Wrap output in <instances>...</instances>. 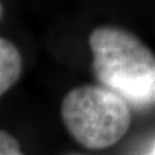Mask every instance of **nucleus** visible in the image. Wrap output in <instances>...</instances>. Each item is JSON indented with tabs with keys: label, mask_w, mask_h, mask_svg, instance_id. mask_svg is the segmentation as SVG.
Returning a JSON list of instances; mask_svg holds the SVG:
<instances>
[{
	"label": "nucleus",
	"mask_w": 155,
	"mask_h": 155,
	"mask_svg": "<svg viewBox=\"0 0 155 155\" xmlns=\"http://www.w3.org/2000/svg\"><path fill=\"white\" fill-rule=\"evenodd\" d=\"M89 45L93 70L110 91L136 105L155 98V57L137 36L102 26L92 31Z\"/></svg>",
	"instance_id": "f257e3e1"
},
{
	"label": "nucleus",
	"mask_w": 155,
	"mask_h": 155,
	"mask_svg": "<svg viewBox=\"0 0 155 155\" xmlns=\"http://www.w3.org/2000/svg\"><path fill=\"white\" fill-rule=\"evenodd\" d=\"M22 71V58L16 45L0 38V96L17 83Z\"/></svg>",
	"instance_id": "7ed1b4c3"
},
{
	"label": "nucleus",
	"mask_w": 155,
	"mask_h": 155,
	"mask_svg": "<svg viewBox=\"0 0 155 155\" xmlns=\"http://www.w3.org/2000/svg\"><path fill=\"white\" fill-rule=\"evenodd\" d=\"M2 14H3V7H2V4H0V17H2Z\"/></svg>",
	"instance_id": "423d86ee"
},
{
	"label": "nucleus",
	"mask_w": 155,
	"mask_h": 155,
	"mask_svg": "<svg viewBox=\"0 0 155 155\" xmlns=\"http://www.w3.org/2000/svg\"><path fill=\"white\" fill-rule=\"evenodd\" d=\"M146 155H155V143L151 147H150V150L146 153Z\"/></svg>",
	"instance_id": "39448f33"
},
{
	"label": "nucleus",
	"mask_w": 155,
	"mask_h": 155,
	"mask_svg": "<svg viewBox=\"0 0 155 155\" xmlns=\"http://www.w3.org/2000/svg\"><path fill=\"white\" fill-rule=\"evenodd\" d=\"M62 119L71 136L81 146L105 149L127 133L130 125L128 105L113 91L81 85L65 96Z\"/></svg>",
	"instance_id": "f03ea898"
},
{
	"label": "nucleus",
	"mask_w": 155,
	"mask_h": 155,
	"mask_svg": "<svg viewBox=\"0 0 155 155\" xmlns=\"http://www.w3.org/2000/svg\"><path fill=\"white\" fill-rule=\"evenodd\" d=\"M0 155H23L16 138L0 129Z\"/></svg>",
	"instance_id": "20e7f679"
}]
</instances>
